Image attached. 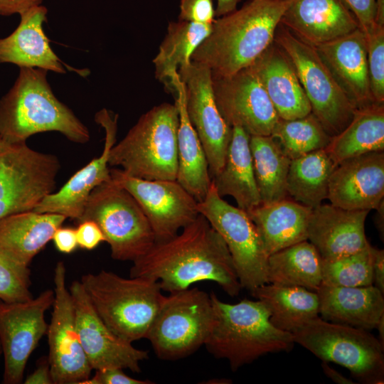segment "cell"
<instances>
[{"label": "cell", "instance_id": "f6af8a7d", "mask_svg": "<svg viewBox=\"0 0 384 384\" xmlns=\"http://www.w3.org/2000/svg\"><path fill=\"white\" fill-rule=\"evenodd\" d=\"M52 240L56 249L62 253H71L78 246L76 229L70 227H59L55 231Z\"/></svg>", "mask_w": 384, "mask_h": 384}, {"label": "cell", "instance_id": "e575fe53", "mask_svg": "<svg viewBox=\"0 0 384 384\" xmlns=\"http://www.w3.org/2000/svg\"><path fill=\"white\" fill-rule=\"evenodd\" d=\"M336 167L325 149L291 160L287 191L294 201L314 208L327 198L331 175Z\"/></svg>", "mask_w": 384, "mask_h": 384}, {"label": "cell", "instance_id": "f546056e", "mask_svg": "<svg viewBox=\"0 0 384 384\" xmlns=\"http://www.w3.org/2000/svg\"><path fill=\"white\" fill-rule=\"evenodd\" d=\"M250 137L242 127H232L224 165L211 179L220 196H232L238 207L246 212L261 204L254 174Z\"/></svg>", "mask_w": 384, "mask_h": 384}, {"label": "cell", "instance_id": "8fae6325", "mask_svg": "<svg viewBox=\"0 0 384 384\" xmlns=\"http://www.w3.org/2000/svg\"><path fill=\"white\" fill-rule=\"evenodd\" d=\"M60 169L56 156L0 136V219L33 210L55 191Z\"/></svg>", "mask_w": 384, "mask_h": 384}, {"label": "cell", "instance_id": "e0dca14e", "mask_svg": "<svg viewBox=\"0 0 384 384\" xmlns=\"http://www.w3.org/2000/svg\"><path fill=\"white\" fill-rule=\"evenodd\" d=\"M217 107L231 127L250 136H269L279 119L260 80L248 67L228 77H213Z\"/></svg>", "mask_w": 384, "mask_h": 384}, {"label": "cell", "instance_id": "b9f144b4", "mask_svg": "<svg viewBox=\"0 0 384 384\" xmlns=\"http://www.w3.org/2000/svg\"><path fill=\"white\" fill-rule=\"evenodd\" d=\"M355 17L359 29L366 36L377 27L376 0H341Z\"/></svg>", "mask_w": 384, "mask_h": 384}, {"label": "cell", "instance_id": "60d3db41", "mask_svg": "<svg viewBox=\"0 0 384 384\" xmlns=\"http://www.w3.org/2000/svg\"><path fill=\"white\" fill-rule=\"evenodd\" d=\"M178 20L212 24L215 19L213 0H180Z\"/></svg>", "mask_w": 384, "mask_h": 384}, {"label": "cell", "instance_id": "2e32d148", "mask_svg": "<svg viewBox=\"0 0 384 384\" xmlns=\"http://www.w3.org/2000/svg\"><path fill=\"white\" fill-rule=\"evenodd\" d=\"M54 291L47 289L37 297L21 302L0 300V342L4 357L3 383L23 380L27 361L48 324L46 311L52 306Z\"/></svg>", "mask_w": 384, "mask_h": 384}, {"label": "cell", "instance_id": "5bb4252c", "mask_svg": "<svg viewBox=\"0 0 384 384\" xmlns=\"http://www.w3.org/2000/svg\"><path fill=\"white\" fill-rule=\"evenodd\" d=\"M111 178L136 199L148 218L156 242L177 235L198 216V201L176 180H145L110 169Z\"/></svg>", "mask_w": 384, "mask_h": 384}, {"label": "cell", "instance_id": "7c38bea8", "mask_svg": "<svg viewBox=\"0 0 384 384\" xmlns=\"http://www.w3.org/2000/svg\"><path fill=\"white\" fill-rule=\"evenodd\" d=\"M198 210L225 241L242 288L251 292L267 283L268 255L247 213L220 196L212 181Z\"/></svg>", "mask_w": 384, "mask_h": 384}, {"label": "cell", "instance_id": "83f0119b", "mask_svg": "<svg viewBox=\"0 0 384 384\" xmlns=\"http://www.w3.org/2000/svg\"><path fill=\"white\" fill-rule=\"evenodd\" d=\"M312 208L287 198L260 204L247 212L255 225L267 255L307 240Z\"/></svg>", "mask_w": 384, "mask_h": 384}, {"label": "cell", "instance_id": "4316f807", "mask_svg": "<svg viewBox=\"0 0 384 384\" xmlns=\"http://www.w3.org/2000/svg\"><path fill=\"white\" fill-rule=\"evenodd\" d=\"M169 89L175 95V104L179 114L176 181L198 202H201L205 198L211 183L207 157L198 134L188 119L183 85L178 74Z\"/></svg>", "mask_w": 384, "mask_h": 384}, {"label": "cell", "instance_id": "6da1fadb", "mask_svg": "<svg viewBox=\"0 0 384 384\" xmlns=\"http://www.w3.org/2000/svg\"><path fill=\"white\" fill-rule=\"evenodd\" d=\"M129 276L156 280L169 293L202 281L215 282L232 297L242 289L225 241L201 214L174 237L155 242L133 262Z\"/></svg>", "mask_w": 384, "mask_h": 384}, {"label": "cell", "instance_id": "ba28073f", "mask_svg": "<svg viewBox=\"0 0 384 384\" xmlns=\"http://www.w3.org/2000/svg\"><path fill=\"white\" fill-rule=\"evenodd\" d=\"M214 319L207 292L198 287L169 292L164 297L146 338L159 358L181 359L205 344Z\"/></svg>", "mask_w": 384, "mask_h": 384}, {"label": "cell", "instance_id": "3957f363", "mask_svg": "<svg viewBox=\"0 0 384 384\" xmlns=\"http://www.w3.org/2000/svg\"><path fill=\"white\" fill-rule=\"evenodd\" d=\"M19 68L14 85L0 100V136L11 142H25L35 134L53 131L75 143L89 142L87 127L53 94L48 71Z\"/></svg>", "mask_w": 384, "mask_h": 384}, {"label": "cell", "instance_id": "4dcf8cb0", "mask_svg": "<svg viewBox=\"0 0 384 384\" xmlns=\"http://www.w3.org/2000/svg\"><path fill=\"white\" fill-rule=\"evenodd\" d=\"M270 314V321L277 329L293 334L319 315L316 292L304 287L264 284L251 292Z\"/></svg>", "mask_w": 384, "mask_h": 384}, {"label": "cell", "instance_id": "603a6c76", "mask_svg": "<svg viewBox=\"0 0 384 384\" xmlns=\"http://www.w3.org/2000/svg\"><path fill=\"white\" fill-rule=\"evenodd\" d=\"M314 48L356 109L376 103L370 88L366 38L359 28Z\"/></svg>", "mask_w": 384, "mask_h": 384}, {"label": "cell", "instance_id": "f35d334b", "mask_svg": "<svg viewBox=\"0 0 384 384\" xmlns=\"http://www.w3.org/2000/svg\"><path fill=\"white\" fill-rule=\"evenodd\" d=\"M31 270L26 265L0 248V300L21 302L32 299Z\"/></svg>", "mask_w": 384, "mask_h": 384}, {"label": "cell", "instance_id": "5b68a950", "mask_svg": "<svg viewBox=\"0 0 384 384\" xmlns=\"http://www.w3.org/2000/svg\"><path fill=\"white\" fill-rule=\"evenodd\" d=\"M80 282L112 331L130 343L146 338L164 297L157 281L101 270L83 275Z\"/></svg>", "mask_w": 384, "mask_h": 384}, {"label": "cell", "instance_id": "ac0fdd59", "mask_svg": "<svg viewBox=\"0 0 384 384\" xmlns=\"http://www.w3.org/2000/svg\"><path fill=\"white\" fill-rule=\"evenodd\" d=\"M82 347L92 370L110 368L141 371L148 351L135 348L112 331L93 308L80 281L69 287Z\"/></svg>", "mask_w": 384, "mask_h": 384}, {"label": "cell", "instance_id": "ab89813d", "mask_svg": "<svg viewBox=\"0 0 384 384\" xmlns=\"http://www.w3.org/2000/svg\"><path fill=\"white\" fill-rule=\"evenodd\" d=\"M370 88L373 100L384 103V26L366 36Z\"/></svg>", "mask_w": 384, "mask_h": 384}, {"label": "cell", "instance_id": "c3c4849f", "mask_svg": "<svg viewBox=\"0 0 384 384\" xmlns=\"http://www.w3.org/2000/svg\"><path fill=\"white\" fill-rule=\"evenodd\" d=\"M26 384H53L48 358H43L24 381Z\"/></svg>", "mask_w": 384, "mask_h": 384}, {"label": "cell", "instance_id": "7a4b0ae2", "mask_svg": "<svg viewBox=\"0 0 384 384\" xmlns=\"http://www.w3.org/2000/svg\"><path fill=\"white\" fill-rule=\"evenodd\" d=\"M292 0H250L218 17L192 61L214 78L228 77L250 66L274 42L282 16Z\"/></svg>", "mask_w": 384, "mask_h": 384}, {"label": "cell", "instance_id": "db71d44e", "mask_svg": "<svg viewBox=\"0 0 384 384\" xmlns=\"http://www.w3.org/2000/svg\"><path fill=\"white\" fill-rule=\"evenodd\" d=\"M1 353H2V348H1V342H0V355H1Z\"/></svg>", "mask_w": 384, "mask_h": 384}, {"label": "cell", "instance_id": "d4e9b609", "mask_svg": "<svg viewBox=\"0 0 384 384\" xmlns=\"http://www.w3.org/2000/svg\"><path fill=\"white\" fill-rule=\"evenodd\" d=\"M47 9L38 5L21 14L17 28L0 38V63H13L19 68H35L58 73L66 72L44 33Z\"/></svg>", "mask_w": 384, "mask_h": 384}, {"label": "cell", "instance_id": "f5cc1de1", "mask_svg": "<svg viewBox=\"0 0 384 384\" xmlns=\"http://www.w3.org/2000/svg\"><path fill=\"white\" fill-rule=\"evenodd\" d=\"M376 329L378 330V340L381 346L384 348V315H383L379 320Z\"/></svg>", "mask_w": 384, "mask_h": 384}, {"label": "cell", "instance_id": "30bf717a", "mask_svg": "<svg viewBox=\"0 0 384 384\" xmlns=\"http://www.w3.org/2000/svg\"><path fill=\"white\" fill-rule=\"evenodd\" d=\"M274 42L292 62L308 98L311 113L331 136L340 133L357 110L316 48L279 24Z\"/></svg>", "mask_w": 384, "mask_h": 384}, {"label": "cell", "instance_id": "d590c367", "mask_svg": "<svg viewBox=\"0 0 384 384\" xmlns=\"http://www.w3.org/2000/svg\"><path fill=\"white\" fill-rule=\"evenodd\" d=\"M250 147L261 204L287 198V178L292 159L271 135L250 136Z\"/></svg>", "mask_w": 384, "mask_h": 384}, {"label": "cell", "instance_id": "8992f818", "mask_svg": "<svg viewBox=\"0 0 384 384\" xmlns=\"http://www.w3.org/2000/svg\"><path fill=\"white\" fill-rule=\"evenodd\" d=\"M178 110L176 104L156 105L143 114L112 146L109 166L145 180H176Z\"/></svg>", "mask_w": 384, "mask_h": 384}, {"label": "cell", "instance_id": "f1b7e54d", "mask_svg": "<svg viewBox=\"0 0 384 384\" xmlns=\"http://www.w3.org/2000/svg\"><path fill=\"white\" fill-rule=\"evenodd\" d=\"M66 219L60 214L34 210L7 215L0 219V248L29 266Z\"/></svg>", "mask_w": 384, "mask_h": 384}, {"label": "cell", "instance_id": "277c9868", "mask_svg": "<svg viewBox=\"0 0 384 384\" xmlns=\"http://www.w3.org/2000/svg\"><path fill=\"white\" fill-rule=\"evenodd\" d=\"M210 295L215 319L204 346L216 358L227 360L233 371L267 353L293 348L292 334L272 324L269 311L260 301L228 304L213 292Z\"/></svg>", "mask_w": 384, "mask_h": 384}, {"label": "cell", "instance_id": "7402d4cb", "mask_svg": "<svg viewBox=\"0 0 384 384\" xmlns=\"http://www.w3.org/2000/svg\"><path fill=\"white\" fill-rule=\"evenodd\" d=\"M280 24L314 47L359 28L341 0H292Z\"/></svg>", "mask_w": 384, "mask_h": 384}, {"label": "cell", "instance_id": "4fadbf2b", "mask_svg": "<svg viewBox=\"0 0 384 384\" xmlns=\"http://www.w3.org/2000/svg\"><path fill=\"white\" fill-rule=\"evenodd\" d=\"M54 301L47 336L48 357L54 384H82L92 370L82 347L75 309L66 287V268L59 261L54 270Z\"/></svg>", "mask_w": 384, "mask_h": 384}, {"label": "cell", "instance_id": "8d00e7d4", "mask_svg": "<svg viewBox=\"0 0 384 384\" xmlns=\"http://www.w3.org/2000/svg\"><path fill=\"white\" fill-rule=\"evenodd\" d=\"M271 137L291 159L326 148L331 139L311 112L294 119L279 118Z\"/></svg>", "mask_w": 384, "mask_h": 384}, {"label": "cell", "instance_id": "d6a6232c", "mask_svg": "<svg viewBox=\"0 0 384 384\" xmlns=\"http://www.w3.org/2000/svg\"><path fill=\"white\" fill-rule=\"evenodd\" d=\"M267 283L316 292L322 284V258L307 240L268 256Z\"/></svg>", "mask_w": 384, "mask_h": 384}, {"label": "cell", "instance_id": "681fc988", "mask_svg": "<svg viewBox=\"0 0 384 384\" xmlns=\"http://www.w3.org/2000/svg\"><path fill=\"white\" fill-rule=\"evenodd\" d=\"M321 367L325 375L338 384H355L353 380L343 376L337 370L331 368L326 362L323 361Z\"/></svg>", "mask_w": 384, "mask_h": 384}, {"label": "cell", "instance_id": "cb8c5ba5", "mask_svg": "<svg viewBox=\"0 0 384 384\" xmlns=\"http://www.w3.org/2000/svg\"><path fill=\"white\" fill-rule=\"evenodd\" d=\"M280 119H294L311 112L295 69L274 43L250 65Z\"/></svg>", "mask_w": 384, "mask_h": 384}, {"label": "cell", "instance_id": "484cf974", "mask_svg": "<svg viewBox=\"0 0 384 384\" xmlns=\"http://www.w3.org/2000/svg\"><path fill=\"white\" fill-rule=\"evenodd\" d=\"M321 318L370 331L384 315V294L374 285L336 287L322 284L316 291Z\"/></svg>", "mask_w": 384, "mask_h": 384}, {"label": "cell", "instance_id": "74e56055", "mask_svg": "<svg viewBox=\"0 0 384 384\" xmlns=\"http://www.w3.org/2000/svg\"><path fill=\"white\" fill-rule=\"evenodd\" d=\"M322 284L364 287L373 284V247L334 260H322Z\"/></svg>", "mask_w": 384, "mask_h": 384}, {"label": "cell", "instance_id": "44dd1931", "mask_svg": "<svg viewBox=\"0 0 384 384\" xmlns=\"http://www.w3.org/2000/svg\"><path fill=\"white\" fill-rule=\"evenodd\" d=\"M369 211L321 203L311 210L307 240L323 260H334L361 251L370 245L365 233Z\"/></svg>", "mask_w": 384, "mask_h": 384}, {"label": "cell", "instance_id": "836d02e7", "mask_svg": "<svg viewBox=\"0 0 384 384\" xmlns=\"http://www.w3.org/2000/svg\"><path fill=\"white\" fill-rule=\"evenodd\" d=\"M212 24L178 20L170 21L167 33L153 60L156 78L169 87L178 70L192 61V55L211 31Z\"/></svg>", "mask_w": 384, "mask_h": 384}, {"label": "cell", "instance_id": "ffe728a7", "mask_svg": "<svg viewBox=\"0 0 384 384\" xmlns=\"http://www.w3.org/2000/svg\"><path fill=\"white\" fill-rule=\"evenodd\" d=\"M384 197V151L348 159L334 168L327 198L347 210L377 209Z\"/></svg>", "mask_w": 384, "mask_h": 384}, {"label": "cell", "instance_id": "52a82bcc", "mask_svg": "<svg viewBox=\"0 0 384 384\" xmlns=\"http://www.w3.org/2000/svg\"><path fill=\"white\" fill-rule=\"evenodd\" d=\"M90 220L101 229L111 257L134 262L154 245L155 235L136 199L112 178L96 186L78 223Z\"/></svg>", "mask_w": 384, "mask_h": 384}, {"label": "cell", "instance_id": "9c48e42d", "mask_svg": "<svg viewBox=\"0 0 384 384\" xmlns=\"http://www.w3.org/2000/svg\"><path fill=\"white\" fill-rule=\"evenodd\" d=\"M294 343L324 362L347 368L363 383L384 381V348L369 331L326 321L318 316L293 334Z\"/></svg>", "mask_w": 384, "mask_h": 384}, {"label": "cell", "instance_id": "1f68e13d", "mask_svg": "<svg viewBox=\"0 0 384 384\" xmlns=\"http://www.w3.org/2000/svg\"><path fill=\"white\" fill-rule=\"evenodd\" d=\"M335 166L348 159L384 151V103L357 109L349 124L324 148Z\"/></svg>", "mask_w": 384, "mask_h": 384}, {"label": "cell", "instance_id": "816d5d0a", "mask_svg": "<svg viewBox=\"0 0 384 384\" xmlns=\"http://www.w3.org/2000/svg\"><path fill=\"white\" fill-rule=\"evenodd\" d=\"M376 210H378V215L375 218V223L379 233L382 234L383 238V201Z\"/></svg>", "mask_w": 384, "mask_h": 384}, {"label": "cell", "instance_id": "7bdbcfd3", "mask_svg": "<svg viewBox=\"0 0 384 384\" xmlns=\"http://www.w3.org/2000/svg\"><path fill=\"white\" fill-rule=\"evenodd\" d=\"M124 369L110 368L95 370L92 377H90L82 384H151L149 380L133 378L127 375Z\"/></svg>", "mask_w": 384, "mask_h": 384}, {"label": "cell", "instance_id": "ee69618b", "mask_svg": "<svg viewBox=\"0 0 384 384\" xmlns=\"http://www.w3.org/2000/svg\"><path fill=\"white\" fill-rule=\"evenodd\" d=\"M78 224L76 235L78 244L80 248L92 250L102 242L105 241L101 229L95 222L87 220Z\"/></svg>", "mask_w": 384, "mask_h": 384}, {"label": "cell", "instance_id": "d6986e66", "mask_svg": "<svg viewBox=\"0 0 384 384\" xmlns=\"http://www.w3.org/2000/svg\"><path fill=\"white\" fill-rule=\"evenodd\" d=\"M117 119L105 109L97 113L95 120L105 131L101 155L74 174L58 191L46 196L33 210L60 214L78 222L92 190L111 179L109 157L116 142Z\"/></svg>", "mask_w": 384, "mask_h": 384}, {"label": "cell", "instance_id": "7dc6e473", "mask_svg": "<svg viewBox=\"0 0 384 384\" xmlns=\"http://www.w3.org/2000/svg\"><path fill=\"white\" fill-rule=\"evenodd\" d=\"M373 285L384 294V250L373 247Z\"/></svg>", "mask_w": 384, "mask_h": 384}, {"label": "cell", "instance_id": "9a60e30c", "mask_svg": "<svg viewBox=\"0 0 384 384\" xmlns=\"http://www.w3.org/2000/svg\"><path fill=\"white\" fill-rule=\"evenodd\" d=\"M178 74L183 85L187 114L205 151L212 179L224 165L232 127L217 107L209 68L191 61Z\"/></svg>", "mask_w": 384, "mask_h": 384}, {"label": "cell", "instance_id": "bcb514c9", "mask_svg": "<svg viewBox=\"0 0 384 384\" xmlns=\"http://www.w3.org/2000/svg\"><path fill=\"white\" fill-rule=\"evenodd\" d=\"M43 0H0V15H19L26 10L41 5Z\"/></svg>", "mask_w": 384, "mask_h": 384}, {"label": "cell", "instance_id": "f907efd6", "mask_svg": "<svg viewBox=\"0 0 384 384\" xmlns=\"http://www.w3.org/2000/svg\"><path fill=\"white\" fill-rule=\"evenodd\" d=\"M241 0H217L215 16L220 17L228 14L238 8Z\"/></svg>", "mask_w": 384, "mask_h": 384}]
</instances>
